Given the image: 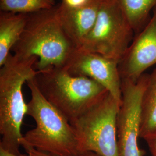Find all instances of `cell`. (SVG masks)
<instances>
[{"instance_id":"5","label":"cell","mask_w":156,"mask_h":156,"mask_svg":"<svg viewBox=\"0 0 156 156\" xmlns=\"http://www.w3.org/2000/svg\"><path fill=\"white\" fill-rule=\"evenodd\" d=\"M120 104L109 92L88 111L71 122L79 153L118 156L117 117Z\"/></svg>"},{"instance_id":"11","label":"cell","mask_w":156,"mask_h":156,"mask_svg":"<svg viewBox=\"0 0 156 156\" xmlns=\"http://www.w3.org/2000/svg\"><path fill=\"white\" fill-rule=\"evenodd\" d=\"M28 14L0 11V66L5 62L26 26Z\"/></svg>"},{"instance_id":"13","label":"cell","mask_w":156,"mask_h":156,"mask_svg":"<svg viewBox=\"0 0 156 156\" xmlns=\"http://www.w3.org/2000/svg\"><path fill=\"white\" fill-rule=\"evenodd\" d=\"M127 17L135 34L140 31L151 19L156 0H115Z\"/></svg>"},{"instance_id":"3","label":"cell","mask_w":156,"mask_h":156,"mask_svg":"<svg viewBox=\"0 0 156 156\" xmlns=\"http://www.w3.org/2000/svg\"><path fill=\"white\" fill-rule=\"evenodd\" d=\"M26 83L31 93L27 115L33 118L36 127L23 135L21 146L51 156L78 155V140L70 122L41 94L34 78Z\"/></svg>"},{"instance_id":"15","label":"cell","mask_w":156,"mask_h":156,"mask_svg":"<svg viewBox=\"0 0 156 156\" xmlns=\"http://www.w3.org/2000/svg\"><path fill=\"white\" fill-rule=\"evenodd\" d=\"M24 148V149L27 153L28 156H51L50 155H48L47 154H45L44 153H42L41 151H37L34 148L27 146H22ZM75 156H101L94 152L93 151H85L83 153H79L78 155Z\"/></svg>"},{"instance_id":"17","label":"cell","mask_w":156,"mask_h":156,"mask_svg":"<svg viewBox=\"0 0 156 156\" xmlns=\"http://www.w3.org/2000/svg\"><path fill=\"white\" fill-rule=\"evenodd\" d=\"M0 156H28V154H19V155H17V154H13L10 153L9 151H6L4 150V149L2 148H1L0 147Z\"/></svg>"},{"instance_id":"10","label":"cell","mask_w":156,"mask_h":156,"mask_svg":"<svg viewBox=\"0 0 156 156\" xmlns=\"http://www.w3.org/2000/svg\"><path fill=\"white\" fill-rule=\"evenodd\" d=\"M102 0H89L83 5L70 8L58 4L62 27L69 38L79 48L96 22Z\"/></svg>"},{"instance_id":"1","label":"cell","mask_w":156,"mask_h":156,"mask_svg":"<svg viewBox=\"0 0 156 156\" xmlns=\"http://www.w3.org/2000/svg\"><path fill=\"white\" fill-rule=\"evenodd\" d=\"M76 47L65 32L58 5L28 14L26 26L12 51L22 58H38L35 68L64 67Z\"/></svg>"},{"instance_id":"12","label":"cell","mask_w":156,"mask_h":156,"mask_svg":"<svg viewBox=\"0 0 156 156\" xmlns=\"http://www.w3.org/2000/svg\"><path fill=\"white\" fill-rule=\"evenodd\" d=\"M156 135V68L149 74L141 98L140 138Z\"/></svg>"},{"instance_id":"8","label":"cell","mask_w":156,"mask_h":156,"mask_svg":"<svg viewBox=\"0 0 156 156\" xmlns=\"http://www.w3.org/2000/svg\"><path fill=\"white\" fill-rule=\"evenodd\" d=\"M118 64L100 54L76 48L64 67L73 75L87 77L100 84L121 105L122 79Z\"/></svg>"},{"instance_id":"6","label":"cell","mask_w":156,"mask_h":156,"mask_svg":"<svg viewBox=\"0 0 156 156\" xmlns=\"http://www.w3.org/2000/svg\"><path fill=\"white\" fill-rule=\"evenodd\" d=\"M135 34L115 0H102L92 30L78 49L119 62Z\"/></svg>"},{"instance_id":"14","label":"cell","mask_w":156,"mask_h":156,"mask_svg":"<svg viewBox=\"0 0 156 156\" xmlns=\"http://www.w3.org/2000/svg\"><path fill=\"white\" fill-rule=\"evenodd\" d=\"M55 0H0V11L30 14L56 6Z\"/></svg>"},{"instance_id":"7","label":"cell","mask_w":156,"mask_h":156,"mask_svg":"<svg viewBox=\"0 0 156 156\" xmlns=\"http://www.w3.org/2000/svg\"><path fill=\"white\" fill-rule=\"evenodd\" d=\"M149 74L136 82L122 80V100L117 117L118 156H144L138 145L140 127L141 98Z\"/></svg>"},{"instance_id":"9","label":"cell","mask_w":156,"mask_h":156,"mask_svg":"<svg viewBox=\"0 0 156 156\" xmlns=\"http://www.w3.org/2000/svg\"><path fill=\"white\" fill-rule=\"evenodd\" d=\"M156 64V6L144 28L136 34L119 62L122 80L136 82L149 68Z\"/></svg>"},{"instance_id":"4","label":"cell","mask_w":156,"mask_h":156,"mask_svg":"<svg viewBox=\"0 0 156 156\" xmlns=\"http://www.w3.org/2000/svg\"><path fill=\"white\" fill-rule=\"evenodd\" d=\"M34 79L41 94L70 123L88 111L109 92L94 80L73 75L64 67L38 71Z\"/></svg>"},{"instance_id":"2","label":"cell","mask_w":156,"mask_h":156,"mask_svg":"<svg viewBox=\"0 0 156 156\" xmlns=\"http://www.w3.org/2000/svg\"><path fill=\"white\" fill-rule=\"evenodd\" d=\"M38 60L35 56L22 58L10 53L0 69V147L17 155L21 154L22 126L27 112L23 86L37 74Z\"/></svg>"},{"instance_id":"16","label":"cell","mask_w":156,"mask_h":156,"mask_svg":"<svg viewBox=\"0 0 156 156\" xmlns=\"http://www.w3.org/2000/svg\"><path fill=\"white\" fill-rule=\"evenodd\" d=\"M151 151V156H156V135L145 139Z\"/></svg>"}]
</instances>
